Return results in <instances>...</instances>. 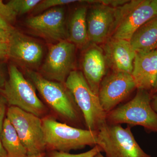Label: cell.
<instances>
[{
  "label": "cell",
  "mask_w": 157,
  "mask_h": 157,
  "mask_svg": "<svg viewBox=\"0 0 157 157\" xmlns=\"http://www.w3.org/2000/svg\"><path fill=\"white\" fill-rule=\"evenodd\" d=\"M9 46V58L27 66L38 64L43 56L40 44L14 29L11 32Z\"/></svg>",
  "instance_id": "obj_13"
},
{
  "label": "cell",
  "mask_w": 157,
  "mask_h": 157,
  "mask_svg": "<svg viewBox=\"0 0 157 157\" xmlns=\"http://www.w3.org/2000/svg\"><path fill=\"white\" fill-rule=\"evenodd\" d=\"M156 14L151 0L128 1L116 8L110 38L130 41L136 31Z\"/></svg>",
  "instance_id": "obj_7"
},
{
  "label": "cell",
  "mask_w": 157,
  "mask_h": 157,
  "mask_svg": "<svg viewBox=\"0 0 157 157\" xmlns=\"http://www.w3.org/2000/svg\"><path fill=\"white\" fill-rule=\"evenodd\" d=\"M41 0H11L7 5L16 15L25 14L36 8Z\"/></svg>",
  "instance_id": "obj_21"
},
{
  "label": "cell",
  "mask_w": 157,
  "mask_h": 157,
  "mask_svg": "<svg viewBox=\"0 0 157 157\" xmlns=\"http://www.w3.org/2000/svg\"><path fill=\"white\" fill-rule=\"evenodd\" d=\"M12 31H6L0 29V42L9 43L10 36H11V33Z\"/></svg>",
  "instance_id": "obj_27"
},
{
  "label": "cell",
  "mask_w": 157,
  "mask_h": 157,
  "mask_svg": "<svg viewBox=\"0 0 157 157\" xmlns=\"http://www.w3.org/2000/svg\"><path fill=\"white\" fill-rule=\"evenodd\" d=\"M8 106L9 105L6 98L0 93V137L2 130L4 121L6 118L5 117L7 114Z\"/></svg>",
  "instance_id": "obj_24"
},
{
  "label": "cell",
  "mask_w": 157,
  "mask_h": 157,
  "mask_svg": "<svg viewBox=\"0 0 157 157\" xmlns=\"http://www.w3.org/2000/svg\"><path fill=\"white\" fill-rule=\"evenodd\" d=\"M26 24L29 28L48 39L59 42L68 39L65 11L63 7L52 8L42 14L29 17Z\"/></svg>",
  "instance_id": "obj_11"
},
{
  "label": "cell",
  "mask_w": 157,
  "mask_h": 157,
  "mask_svg": "<svg viewBox=\"0 0 157 157\" xmlns=\"http://www.w3.org/2000/svg\"><path fill=\"white\" fill-rule=\"evenodd\" d=\"M132 75L138 90H152L157 79V51L136 52Z\"/></svg>",
  "instance_id": "obj_14"
},
{
  "label": "cell",
  "mask_w": 157,
  "mask_h": 157,
  "mask_svg": "<svg viewBox=\"0 0 157 157\" xmlns=\"http://www.w3.org/2000/svg\"><path fill=\"white\" fill-rule=\"evenodd\" d=\"M102 152L100 146L96 145L88 151L78 154H71L69 152H64L51 151L48 153V157H94L98 153Z\"/></svg>",
  "instance_id": "obj_23"
},
{
  "label": "cell",
  "mask_w": 157,
  "mask_h": 157,
  "mask_svg": "<svg viewBox=\"0 0 157 157\" xmlns=\"http://www.w3.org/2000/svg\"><path fill=\"white\" fill-rule=\"evenodd\" d=\"M1 141L8 157H27V151L14 127L6 117L1 133Z\"/></svg>",
  "instance_id": "obj_19"
},
{
  "label": "cell",
  "mask_w": 157,
  "mask_h": 157,
  "mask_svg": "<svg viewBox=\"0 0 157 157\" xmlns=\"http://www.w3.org/2000/svg\"><path fill=\"white\" fill-rule=\"evenodd\" d=\"M27 157H45V154L33 155H28Z\"/></svg>",
  "instance_id": "obj_31"
},
{
  "label": "cell",
  "mask_w": 157,
  "mask_h": 157,
  "mask_svg": "<svg viewBox=\"0 0 157 157\" xmlns=\"http://www.w3.org/2000/svg\"><path fill=\"white\" fill-rule=\"evenodd\" d=\"M9 43L0 42V60L9 58Z\"/></svg>",
  "instance_id": "obj_26"
},
{
  "label": "cell",
  "mask_w": 157,
  "mask_h": 157,
  "mask_svg": "<svg viewBox=\"0 0 157 157\" xmlns=\"http://www.w3.org/2000/svg\"><path fill=\"white\" fill-rule=\"evenodd\" d=\"M151 105L154 110L157 113V94L151 98Z\"/></svg>",
  "instance_id": "obj_28"
},
{
  "label": "cell",
  "mask_w": 157,
  "mask_h": 157,
  "mask_svg": "<svg viewBox=\"0 0 157 157\" xmlns=\"http://www.w3.org/2000/svg\"><path fill=\"white\" fill-rule=\"evenodd\" d=\"M75 45L67 40L60 41L52 46L40 73L44 78L65 84L73 71Z\"/></svg>",
  "instance_id": "obj_9"
},
{
  "label": "cell",
  "mask_w": 157,
  "mask_h": 157,
  "mask_svg": "<svg viewBox=\"0 0 157 157\" xmlns=\"http://www.w3.org/2000/svg\"><path fill=\"white\" fill-rule=\"evenodd\" d=\"M106 61L103 52L94 46L86 52L82 60V73L90 87L98 96L101 81L106 73Z\"/></svg>",
  "instance_id": "obj_16"
},
{
  "label": "cell",
  "mask_w": 157,
  "mask_h": 157,
  "mask_svg": "<svg viewBox=\"0 0 157 157\" xmlns=\"http://www.w3.org/2000/svg\"><path fill=\"white\" fill-rule=\"evenodd\" d=\"M151 4L157 12V0H151Z\"/></svg>",
  "instance_id": "obj_30"
},
{
  "label": "cell",
  "mask_w": 157,
  "mask_h": 157,
  "mask_svg": "<svg viewBox=\"0 0 157 157\" xmlns=\"http://www.w3.org/2000/svg\"><path fill=\"white\" fill-rule=\"evenodd\" d=\"M17 15L7 4L0 0V29L8 31L14 29L12 24Z\"/></svg>",
  "instance_id": "obj_20"
},
{
  "label": "cell",
  "mask_w": 157,
  "mask_h": 157,
  "mask_svg": "<svg viewBox=\"0 0 157 157\" xmlns=\"http://www.w3.org/2000/svg\"><path fill=\"white\" fill-rule=\"evenodd\" d=\"M156 50L157 51V48H156Z\"/></svg>",
  "instance_id": "obj_34"
},
{
  "label": "cell",
  "mask_w": 157,
  "mask_h": 157,
  "mask_svg": "<svg viewBox=\"0 0 157 157\" xmlns=\"http://www.w3.org/2000/svg\"><path fill=\"white\" fill-rule=\"evenodd\" d=\"M6 117L26 149L28 155L45 153L47 149L41 118L13 106L8 107Z\"/></svg>",
  "instance_id": "obj_8"
},
{
  "label": "cell",
  "mask_w": 157,
  "mask_h": 157,
  "mask_svg": "<svg viewBox=\"0 0 157 157\" xmlns=\"http://www.w3.org/2000/svg\"><path fill=\"white\" fill-rule=\"evenodd\" d=\"M0 93L9 107H18L41 118L45 116L47 108L38 98L36 88L15 65L9 67L8 78Z\"/></svg>",
  "instance_id": "obj_4"
},
{
  "label": "cell",
  "mask_w": 157,
  "mask_h": 157,
  "mask_svg": "<svg viewBox=\"0 0 157 157\" xmlns=\"http://www.w3.org/2000/svg\"><path fill=\"white\" fill-rule=\"evenodd\" d=\"M151 98L149 91L138 90L132 100L107 113V123L140 126L157 133V113L151 107Z\"/></svg>",
  "instance_id": "obj_5"
},
{
  "label": "cell",
  "mask_w": 157,
  "mask_h": 157,
  "mask_svg": "<svg viewBox=\"0 0 157 157\" xmlns=\"http://www.w3.org/2000/svg\"><path fill=\"white\" fill-rule=\"evenodd\" d=\"M151 92L153 94H157V79L156 82L155 84L154 88L153 89Z\"/></svg>",
  "instance_id": "obj_32"
},
{
  "label": "cell",
  "mask_w": 157,
  "mask_h": 157,
  "mask_svg": "<svg viewBox=\"0 0 157 157\" xmlns=\"http://www.w3.org/2000/svg\"><path fill=\"white\" fill-rule=\"evenodd\" d=\"M65 85L83 116L87 129L98 131L107 123V113L101 106L99 97L90 88L81 71H72Z\"/></svg>",
  "instance_id": "obj_2"
},
{
  "label": "cell",
  "mask_w": 157,
  "mask_h": 157,
  "mask_svg": "<svg viewBox=\"0 0 157 157\" xmlns=\"http://www.w3.org/2000/svg\"><path fill=\"white\" fill-rule=\"evenodd\" d=\"M136 88L132 74L113 72L101 81L98 97L104 111L108 113L123 101Z\"/></svg>",
  "instance_id": "obj_10"
},
{
  "label": "cell",
  "mask_w": 157,
  "mask_h": 157,
  "mask_svg": "<svg viewBox=\"0 0 157 157\" xmlns=\"http://www.w3.org/2000/svg\"><path fill=\"white\" fill-rule=\"evenodd\" d=\"M105 49L106 60L114 72L132 74L136 52L130 41L110 38Z\"/></svg>",
  "instance_id": "obj_15"
},
{
  "label": "cell",
  "mask_w": 157,
  "mask_h": 157,
  "mask_svg": "<svg viewBox=\"0 0 157 157\" xmlns=\"http://www.w3.org/2000/svg\"><path fill=\"white\" fill-rule=\"evenodd\" d=\"M136 52L155 50L157 46V14L136 31L130 40Z\"/></svg>",
  "instance_id": "obj_17"
},
{
  "label": "cell",
  "mask_w": 157,
  "mask_h": 157,
  "mask_svg": "<svg viewBox=\"0 0 157 157\" xmlns=\"http://www.w3.org/2000/svg\"><path fill=\"white\" fill-rule=\"evenodd\" d=\"M87 9L79 7L74 11L70 22L68 32L69 41L74 45L84 46L89 39L87 23Z\"/></svg>",
  "instance_id": "obj_18"
},
{
  "label": "cell",
  "mask_w": 157,
  "mask_h": 157,
  "mask_svg": "<svg viewBox=\"0 0 157 157\" xmlns=\"http://www.w3.org/2000/svg\"><path fill=\"white\" fill-rule=\"evenodd\" d=\"M7 78L5 65L0 60V90L4 87Z\"/></svg>",
  "instance_id": "obj_25"
},
{
  "label": "cell",
  "mask_w": 157,
  "mask_h": 157,
  "mask_svg": "<svg viewBox=\"0 0 157 157\" xmlns=\"http://www.w3.org/2000/svg\"><path fill=\"white\" fill-rule=\"evenodd\" d=\"M94 157H104V156L103 155L101 154V152L98 153V154H97L96 155H95Z\"/></svg>",
  "instance_id": "obj_33"
},
{
  "label": "cell",
  "mask_w": 157,
  "mask_h": 157,
  "mask_svg": "<svg viewBox=\"0 0 157 157\" xmlns=\"http://www.w3.org/2000/svg\"><path fill=\"white\" fill-rule=\"evenodd\" d=\"M0 157H8L7 153L3 146L1 138H0Z\"/></svg>",
  "instance_id": "obj_29"
},
{
  "label": "cell",
  "mask_w": 157,
  "mask_h": 157,
  "mask_svg": "<svg viewBox=\"0 0 157 157\" xmlns=\"http://www.w3.org/2000/svg\"><path fill=\"white\" fill-rule=\"evenodd\" d=\"M76 0H44L38 4L34 9V13H37L46 11L48 9L59 7L64 5L80 2Z\"/></svg>",
  "instance_id": "obj_22"
},
{
  "label": "cell",
  "mask_w": 157,
  "mask_h": 157,
  "mask_svg": "<svg viewBox=\"0 0 157 157\" xmlns=\"http://www.w3.org/2000/svg\"><path fill=\"white\" fill-rule=\"evenodd\" d=\"M26 73L30 81L55 113L70 122H78L81 113L65 84L48 80L33 70H27Z\"/></svg>",
  "instance_id": "obj_3"
},
{
  "label": "cell",
  "mask_w": 157,
  "mask_h": 157,
  "mask_svg": "<svg viewBox=\"0 0 157 157\" xmlns=\"http://www.w3.org/2000/svg\"><path fill=\"white\" fill-rule=\"evenodd\" d=\"M116 8L99 4L93 7L87 15L88 35L89 41L103 43L110 36Z\"/></svg>",
  "instance_id": "obj_12"
},
{
  "label": "cell",
  "mask_w": 157,
  "mask_h": 157,
  "mask_svg": "<svg viewBox=\"0 0 157 157\" xmlns=\"http://www.w3.org/2000/svg\"><path fill=\"white\" fill-rule=\"evenodd\" d=\"M42 119L46 149L49 151L69 152L97 144L98 131L70 126L49 116Z\"/></svg>",
  "instance_id": "obj_1"
},
{
  "label": "cell",
  "mask_w": 157,
  "mask_h": 157,
  "mask_svg": "<svg viewBox=\"0 0 157 157\" xmlns=\"http://www.w3.org/2000/svg\"><path fill=\"white\" fill-rule=\"evenodd\" d=\"M106 157H151L135 140L130 127L107 123L98 131L97 144Z\"/></svg>",
  "instance_id": "obj_6"
}]
</instances>
